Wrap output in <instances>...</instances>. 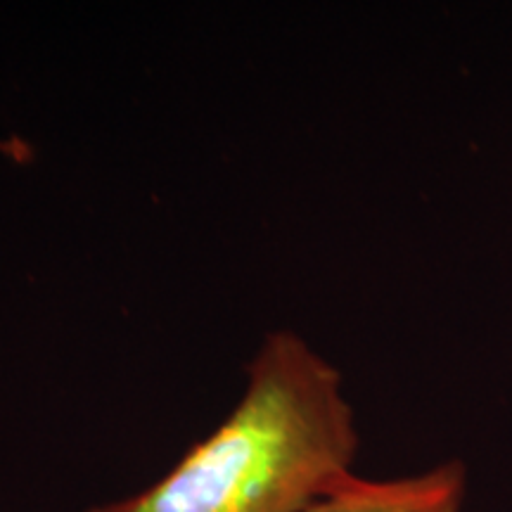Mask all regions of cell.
<instances>
[{"label": "cell", "mask_w": 512, "mask_h": 512, "mask_svg": "<svg viewBox=\"0 0 512 512\" xmlns=\"http://www.w3.org/2000/svg\"><path fill=\"white\" fill-rule=\"evenodd\" d=\"M463 498L465 467L446 463L399 479L351 475L304 512H460Z\"/></svg>", "instance_id": "cell-2"}, {"label": "cell", "mask_w": 512, "mask_h": 512, "mask_svg": "<svg viewBox=\"0 0 512 512\" xmlns=\"http://www.w3.org/2000/svg\"><path fill=\"white\" fill-rule=\"evenodd\" d=\"M356 453L342 373L302 335L273 330L216 430L155 484L86 512H304L354 475Z\"/></svg>", "instance_id": "cell-1"}]
</instances>
